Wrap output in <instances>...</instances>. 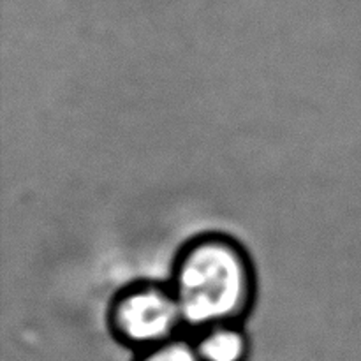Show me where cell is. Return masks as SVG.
Listing matches in <instances>:
<instances>
[{
	"label": "cell",
	"instance_id": "cell-1",
	"mask_svg": "<svg viewBox=\"0 0 361 361\" xmlns=\"http://www.w3.org/2000/svg\"><path fill=\"white\" fill-rule=\"evenodd\" d=\"M183 324L207 330L235 324L249 309L254 275L249 257L233 240L204 236L180 252L173 284Z\"/></svg>",
	"mask_w": 361,
	"mask_h": 361
},
{
	"label": "cell",
	"instance_id": "cell-3",
	"mask_svg": "<svg viewBox=\"0 0 361 361\" xmlns=\"http://www.w3.org/2000/svg\"><path fill=\"white\" fill-rule=\"evenodd\" d=\"M201 361H245L249 342L235 324H217L203 330L194 342Z\"/></svg>",
	"mask_w": 361,
	"mask_h": 361
},
{
	"label": "cell",
	"instance_id": "cell-4",
	"mask_svg": "<svg viewBox=\"0 0 361 361\" xmlns=\"http://www.w3.org/2000/svg\"><path fill=\"white\" fill-rule=\"evenodd\" d=\"M137 361H201V358L196 351V345L190 342L178 341V338H171L164 344L145 349Z\"/></svg>",
	"mask_w": 361,
	"mask_h": 361
},
{
	"label": "cell",
	"instance_id": "cell-2",
	"mask_svg": "<svg viewBox=\"0 0 361 361\" xmlns=\"http://www.w3.org/2000/svg\"><path fill=\"white\" fill-rule=\"evenodd\" d=\"M183 323L171 288L137 284L116 296L111 307V328L120 341L150 349L175 338Z\"/></svg>",
	"mask_w": 361,
	"mask_h": 361
}]
</instances>
